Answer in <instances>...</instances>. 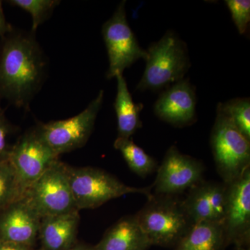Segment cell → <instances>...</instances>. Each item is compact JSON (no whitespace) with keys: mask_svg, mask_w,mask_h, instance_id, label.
<instances>
[{"mask_svg":"<svg viewBox=\"0 0 250 250\" xmlns=\"http://www.w3.org/2000/svg\"><path fill=\"white\" fill-rule=\"evenodd\" d=\"M11 28L8 25L3 14L2 9L0 7V35L4 36L6 33L11 30Z\"/></svg>","mask_w":250,"mask_h":250,"instance_id":"484cf974","label":"cell"},{"mask_svg":"<svg viewBox=\"0 0 250 250\" xmlns=\"http://www.w3.org/2000/svg\"><path fill=\"white\" fill-rule=\"evenodd\" d=\"M1 4H2V3H1V1H0V7H1Z\"/></svg>","mask_w":250,"mask_h":250,"instance_id":"f1b7e54d","label":"cell"},{"mask_svg":"<svg viewBox=\"0 0 250 250\" xmlns=\"http://www.w3.org/2000/svg\"><path fill=\"white\" fill-rule=\"evenodd\" d=\"M41 218L24 197L0 211V240L34 248Z\"/></svg>","mask_w":250,"mask_h":250,"instance_id":"7c38bea8","label":"cell"},{"mask_svg":"<svg viewBox=\"0 0 250 250\" xmlns=\"http://www.w3.org/2000/svg\"><path fill=\"white\" fill-rule=\"evenodd\" d=\"M146 67L136 89L157 90L184 80L190 67L187 44L172 31L148 48Z\"/></svg>","mask_w":250,"mask_h":250,"instance_id":"3957f363","label":"cell"},{"mask_svg":"<svg viewBox=\"0 0 250 250\" xmlns=\"http://www.w3.org/2000/svg\"><path fill=\"white\" fill-rule=\"evenodd\" d=\"M0 48V96L28 109L45 81L48 62L32 31L13 30Z\"/></svg>","mask_w":250,"mask_h":250,"instance_id":"6da1fadb","label":"cell"},{"mask_svg":"<svg viewBox=\"0 0 250 250\" xmlns=\"http://www.w3.org/2000/svg\"><path fill=\"white\" fill-rule=\"evenodd\" d=\"M210 142L217 171L223 183H231L250 168V140L240 132L231 118L218 106Z\"/></svg>","mask_w":250,"mask_h":250,"instance_id":"5b68a950","label":"cell"},{"mask_svg":"<svg viewBox=\"0 0 250 250\" xmlns=\"http://www.w3.org/2000/svg\"><path fill=\"white\" fill-rule=\"evenodd\" d=\"M218 106L226 113L242 134L250 140V98H235L225 103H219Z\"/></svg>","mask_w":250,"mask_h":250,"instance_id":"44dd1931","label":"cell"},{"mask_svg":"<svg viewBox=\"0 0 250 250\" xmlns=\"http://www.w3.org/2000/svg\"><path fill=\"white\" fill-rule=\"evenodd\" d=\"M22 197L14 167L9 160L0 163V211Z\"/></svg>","mask_w":250,"mask_h":250,"instance_id":"ffe728a7","label":"cell"},{"mask_svg":"<svg viewBox=\"0 0 250 250\" xmlns=\"http://www.w3.org/2000/svg\"><path fill=\"white\" fill-rule=\"evenodd\" d=\"M15 131L13 126L0 108V163L9 160L11 148L9 143L10 135Z\"/></svg>","mask_w":250,"mask_h":250,"instance_id":"cb8c5ba5","label":"cell"},{"mask_svg":"<svg viewBox=\"0 0 250 250\" xmlns=\"http://www.w3.org/2000/svg\"><path fill=\"white\" fill-rule=\"evenodd\" d=\"M226 186L223 226L227 246L248 247L250 241V168Z\"/></svg>","mask_w":250,"mask_h":250,"instance_id":"30bf717a","label":"cell"},{"mask_svg":"<svg viewBox=\"0 0 250 250\" xmlns=\"http://www.w3.org/2000/svg\"><path fill=\"white\" fill-rule=\"evenodd\" d=\"M67 172L79 210L98 208L110 200L127 194H143L147 197L152 194V186L129 187L112 174L97 167H75L67 164Z\"/></svg>","mask_w":250,"mask_h":250,"instance_id":"277c9868","label":"cell"},{"mask_svg":"<svg viewBox=\"0 0 250 250\" xmlns=\"http://www.w3.org/2000/svg\"><path fill=\"white\" fill-rule=\"evenodd\" d=\"M135 215L120 219L94 246L95 250H147L150 247Z\"/></svg>","mask_w":250,"mask_h":250,"instance_id":"2e32d148","label":"cell"},{"mask_svg":"<svg viewBox=\"0 0 250 250\" xmlns=\"http://www.w3.org/2000/svg\"><path fill=\"white\" fill-rule=\"evenodd\" d=\"M104 90L77 116L60 121L39 123L36 131L56 154L61 155L83 147L93 132L104 101Z\"/></svg>","mask_w":250,"mask_h":250,"instance_id":"8992f818","label":"cell"},{"mask_svg":"<svg viewBox=\"0 0 250 250\" xmlns=\"http://www.w3.org/2000/svg\"><path fill=\"white\" fill-rule=\"evenodd\" d=\"M196 104L195 88L188 80H182L161 94L154 111L163 121L181 127L196 121Z\"/></svg>","mask_w":250,"mask_h":250,"instance_id":"4fadbf2b","label":"cell"},{"mask_svg":"<svg viewBox=\"0 0 250 250\" xmlns=\"http://www.w3.org/2000/svg\"><path fill=\"white\" fill-rule=\"evenodd\" d=\"M68 250H94L93 247L88 246V245L85 244H80V243H77L75 246L72 247L71 249Z\"/></svg>","mask_w":250,"mask_h":250,"instance_id":"4316f807","label":"cell"},{"mask_svg":"<svg viewBox=\"0 0 250 250\" xmlns=\"http://www.w3.org/2000/svg\"><path fill=\"white\" fill-rule=\"evenodd\" d=\"M114 147L121 152L129 168L140 177H146L155 170V159L135 144L131 139L117 138Z\"/></svg>","mask_w":250,"mask_h":250,"instance_id":"d6986e66","label":"cell"},{"mask_svg":"<svg viewBox=\"0 0 250 250\" xmlns=\"http://www.w3.org/2000/svg\"><path fill=\"white\" fill-rule=\"evenodd\" d=\"M205 167L191 156L182 154L176 146L167 149L152 185L156 195L179 196L203 180Z\"/></svg>","mask_w":250,"mask_h":250,"instance_id":"8fae6325","label":"cell"},{"mask_svg":"<svg viewBox=\"0 0 250 250\" xmlns=\"http://www.w3.org/2000/svg\"><path fill=\"white\" fill-rule=\"evenodd\" d=\"M80 210L41 218V250H68L77 244Z\"/></svg>","mask_w":250,"mask_h":250,"instance_id":"9a60e30c","label":"cell"},{"mask_svg":"<svg viewBox=\"0 0 250 250\" xmlns=\"http://www.w3.org/2000/svg\"><path fill=\"white\" fill-rule=\"evenodd\" d=\"M23 197L41 218L79 210L69 183L67 164L59 160L26 190Z\"/></svg>","mask_w":250,"mask_h":250,"instance_id":"52a82bcc","label":"cell"},{"mask_svg":"<svg viewBox=\"0 0 250 250\" xmlns=\"http://www.w3.org/2000/svg\"><path fill=\"white\" fill-rule=\"evenodd\" d=\"M126 1L120 3L114 14L103 26V36L107 50L108 66L106 78L123 75L125 69L139 59L146 60L147 51L141 48L126 19Z\"/></svg>","mask_w":250,"mask_h":250,"instance_id":"ba28073f","label":"cell"},{"mask_svg":"<svg viewBox=\"0 0 250 250\" xmlns=\"http://www.w3.org/2000/svg\"><path fill=\"white\" fill-rule=\"evenodd\" d=\"M117 94L114 108L118 121V137L131 139V136L142 126L140 112L143 104H136L128 89L123 75H117Z\"/></svg>","mask_w":250,"mask_h":250,"instance_id":"ac0fdd59","label":"cell"},{"mask_svg":"<svg viewBox=\"0 0 250 250\" xmlns=\"http://www.w3.org/2000/svg\"><path fill=\"white\" fill-rule=\"evenodd\" d=\"M226 197V184L202 180L188 190L183 203L193 224L202 221L223 223Z\"/></svg>","mask_w":250,"mask_h":250,"instance_id":"5bb4252c","label":"cell"},{"mask_svg":"<svg viewBox=\"0 0 250 250\" xmlns=\"http://www.w3.org/2000/svg\"><path fill=\"white\" fill-rule=\"evenodd\" d=\"M225 3L238 32L246 34L250 21V0H226Z\"/></svg>","mask_w":250,"mask_h":250,"instance_id":"603a6c76","label":"cell"},{"mask_svg":"<svg viewBox=\"0 0 250 250\" xmlns=\"http://www.w3.org/2000/svg\"><path fill=\"white\" fill-rule=\"evenodd\" d=\"M0 250H41L34 249L32 247L22 246L17 243L0 240Z\"/></svg>","mask_w":250,"mask_h":250,"instance_id":"d4e9b609","label":"cell"},{"mask_svg":"<svg viewBox=\"0 0 250 250\" xmlns=\"http://www.w3.org/2000/svg\"><path fill=\"white\" fill-rule=\"evenodd\" d=\"M227 247L223 223L202 221L192 225L174 250H225Z\"/></svg>","mask_w":250,"mask_h":250,"instance_id":"e0dca14e","label":"cell"},{"mask_svg":"<svg viewBox=\"0 0 250 250\" xmlns=\"http://www.w3.org/2000/svg\"><path fill=\"white\" fill-rule=\"evenodd\" d=\"M150 246L175 247L194 225L179 196L152 194L135 215Z\"/></svg>","mask_w":250,"mask_h":250,"instance_id":"7a4b0ae2","label":"cell"},{"mask_svg":"<svg viewBox=\"0 0 250 250\" xmlns=\"http://www.w3.org/2000/svg\"><path fill=\"white\" fill-rule=\"evenodd\" d=\"M9 4L21 8L31 15V31L35 33L38 28L47 21L61 1L57 0H11Z\"/></svg>","mask_w":250,"mask_h":250,"instance_id":"7402d4cb","label":"cell"},{"mask_svg":"<svg viewBox=\"0 0 250 250\" xmlns=\"http://www.w3.org/2000/svg\"><path fill=\"white\" fill-rule=\"evenodd\" d=\"M236 250H250V248H248V247L238 246L236 247Z\"/></svg>","mask_w":250,"mask_h":250,"instance_id":"83f0119b","label":"cell"},{"mask_svg":"<svg viewBox=\"0 0 250 250\" xmlns=\"http://www.w3.org/2000/svg\"><path fill=\"white\" fill-rule=\"evenodd\" d=\"M58 154L34 129L26 131L11 148L9 161L15 172L23 195L47 169L59 160Z\"/></svg>","mask_w":250,"mask_h":250,"instance_id":"9c48e42d","label":"cell"}]
</instances>
